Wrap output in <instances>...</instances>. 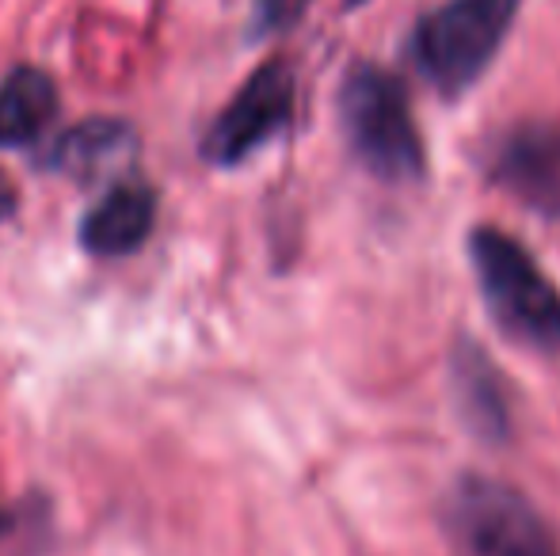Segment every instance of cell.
<instances>
[{
	"label": "cell",
	"instance_id": "cell-6",
	"mask_svg": "<svg viewBox=\"0 0 560 556\" xmlns=\"http://www.w3.org/2000/svg\"><path fill=\"white\" fill-rule=\"evenodd\" d=\"M495 184L546 217L560 214V130L526 122L500 145Z\"/></svg>",
	"mask_w": 560,
	"mask_h": 556
},
{
	"label": "cell",
	"instance_id": "cell-1",
	"mask_svg": "<svg viewBox=\"0 0 560 556\" xmlns=\"http://www.w3.org/2000/svg\"><path fill=\"white\" fill-rule=\"evenodd\" d=\"M469 256L495 324L526 347L560 355V289L538 260L500 229L472 233Z\"/></svg>",
	"mask_w": 560,
	"mask_h": 556
},
{
	"label": "cell",
	"instance_id": "cell-8",
	"mask_svg": "<svg viewBox=\"0 0 560 556\" xmlns=\"http://www.w3.org/2000/svg\"><path fill=\"white\" fill-rule=\"evenodd\" d=\"M133 149H138V138L126 122H112V119H96V122H81L77 130L61 134V141L54 145V168L66 171L73 179H92L112 176V171H122L130 164Z\"/></svg>",
	"mask_w": 560,
	"mask_h": 556
},
{
	"label": "cell",
	"instance_id": "cell-10",
	"mask_svg": "<svg viewBox=\"0 0 560 556\" xmlns=\"http://www.w3.org/2000/svg\"><path fill=\"white\" fill-rule=\"evenodd\" d=\"M457 378H462V397H465L469 419L480 423L488 435H503V427H508V409H503V397H500V389H495L492 366L469 351V366H462Z\"/></svg>",
	"mask_w": 560,
	"mask_h": 556
},
{
	"label": "cell",
	"instance_id": "cell-5",
	"mask_svg": "<svg viewBox=\"0 0 560 556\" xmlns=\"http://www.w3.org/2000/svg\"><path fill=\"white\" fill-rule=\"evenodd\" d=\"M294 119V73L282 61H267L264 69L244 81L233 104L214 119L210 134L202 138V161L236 164L275 138Z\"/></svg>",
	"mask_w": 560,
	"mask_h": 556
},
{
	"label": "cell",
	"instance_id": "cell-7",
	"mask_svg": "<svg viewBox=\"0 0 560 556\" xmlns=\"http://www.w3.org/2000/svg\"><path fill=\"white\" fill-rule=\"evenodd\" d=\"M156 222V194L149 184H115L84 214L81 245L92 256H130L149 240Z\"/></svg>",
	"mask_w": 560,
	"mask_h": 556
},
{
	"label": "cell",
	"instance_id": "cell-3",
	"mask_svg": "<svg viewBox=\"0 0 560 556\" xmlns=\"http://www.w3.org/2000/svg\"><path fill=\"white\" fill-rule=\"evenodd\" d=\"M523 0H446L416 27V66L443 96H457L485 76L500 54Z\"/></svg>",
	"mask_w": 560,
	"mask_h": 556
},
{
	"label": "cell",
	"instance_id": "cell-2",
	"mask_svg": "<svg viewBox=\"0 0 560 556\" xmlns=\"http://www.w3.org/2000/svg\"><path fill=\"white\" fill-rule=\"evenodd\" d=\"M339 115L354 156L374 176L389 184H412L423 176V138L412 104L393 73L377 66H359L339 92Z\"/></svg>",
	"mask_w": 560,
	"mask_h": 556
},
{
	"label": "cell",
	"instance_id": "cell-11",
	"mask_svg": "<svg viewBox=\"0 0 560 556\" xmlns=\"http://www.w3.org/2000/svg\"><path fill=\"white\" fill-rule=\"evenodd\" d=\"M12 210H15V187H12V179L0 171V225L12 217Z\"/></svg>",
	"mask_w": 560,
	"mask_h": 556
},
{
	"label": "cell",
	"instance_id": "cell-9",
	"mask_svg": "<svg viewBox=\"0 0 560 556\" xmlns=\"http://www.w3.org/2000/svg\"><path fill=\"white\" fill-rule=\"evenodd\" d=\"M58 115V88L35 66H15L0 81V149L27 145Z\"/></svg>",
	"mask_w": 560,
	"mask_h": 556
},
{
	"label": "cell",
	"instance_id": "cell-4",
	"mask_svg": "<svg viewBox=\"0 0 560 556\" xmlns=\"http://www.w3.org/2000/svg\"><path fill=\"white\" fill-rule=\"evenodd\" d=\"M446 534L457 556H560L553 530L530 499L492 476H462L454 484Z\"/></svg>",
	"mask_w": 560,
	"mask_h": 556
}]
</instances>
